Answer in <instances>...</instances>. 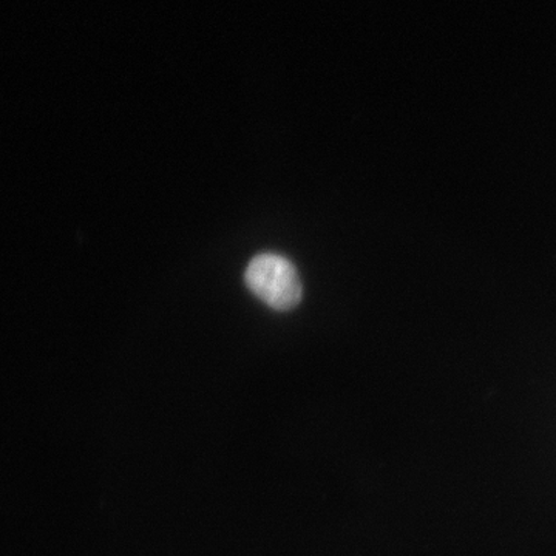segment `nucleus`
<instances>
[{
	"label": "nucleus",
	"instance_id": "nucleus-1",
	"mask_svg": "<svg viewBox=\"0 0 556 556\" xmlns=\"http://www.w3.org/2000/svg\"><path fill=\"white\" fill-rule=\"evenodd\" d=\"M244 278L248 288L273 309H294L302 300L298 269L281 255H257L249 263Z\"/></svg>",
	"mask_w": 556,
	"mask_h": 556
}]
</instances>
